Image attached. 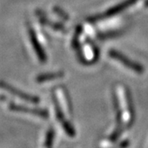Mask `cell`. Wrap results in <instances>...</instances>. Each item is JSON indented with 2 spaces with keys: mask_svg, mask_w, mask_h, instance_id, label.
<instances>
[{
  "mask_svg": "<svg viewBox=\"0 0 148 148\" xmlns=\"http://www.w3.org/2000/svg\"><path fill=\"white\" fill-rule=\"evenodd\" d=\"M110 55L111 58H114V59H116L118 61L121 62V64H123V65H125L126 67L131 69L132 70H133V71L137 72L138 73H143V69L142 66H140V65L138 64H135L134 62L131 61L129 58H126L124 55H123V54H121L120 53H119V52H117V51H114V50H112V51L110 52Z\"/></svg>",
  "mask_w": 148,
  "mask_h": 148,
  "instance_id": "cell-4",
  "label": "cell"
},
{
  "mask_svg": "<svg viewBox=\"0 0 148 148\" xmlns=\"http://www.w3.org/2000/svg\"><path fill=\"white\" fill-rule=\"evenodd\" d=\"M64 73L61 72H58V73H43L40 74L39 76H37L36 81L38 83H42L47 81H51V80L58 79L63 77Z\"/></svg>",
  "mask_w": 148,
  "mask_h": 148,
  "instance_id": "cell-5",
  "label": "cell"
},
{
  "mask_svg": "<svg viewBox=\"0 0 148 148\" xmlns=\"http://www.w3.org/2000/svg\"><path fill=\"white\" fill-rule=\"evenodd\" d=\"M54 12H55L57 14H58V15L61 16V17H64V18H65V19H67V16L64 14V12H63L62 10H60L59 8H54Z\"/></svg>",
  "mask_w": 148,
  "mask_h": 148,
  "instance_id": "cell-8",
  "label": "cell"
},
{
  "mask_svg": "<svg viewBox=\"0 0 148 148\" xmlns=\"http://www.w3.org/2000/svg\"><path fill=\"white\" fill-rule=\"evenodd\" d=\"M40 21L42 22V24L44 25H46V26H49L51 28L54 29L55 31H61V32H64V27L60 25V24H58V23H55V22H53V21H49L48 20L47 18H45V16H42L41 19H40Z\"/></svg>",
  "mask_w": 148,
  "mask_h": 148,
  "instance_id": "cell-6",
  "label": "cell"
},
{
  "mask_svg": "<svg viewBox=\"0 0 148 148\" xmlns=\"http://www.w3.org/2000/svg\"><path fill=\"white\" fill-rule=\"evenodd\" d=\"M28 33H29V38L32 43V45L35 52L36 53L38 59L41 62V63H45L47 60V55L46 53L44 50V48L40 45V43L38 40V37L36 32L34 31V29L32 27H28Z\"/></svg>",
  "mask_w": 148,
  "mask_h": 148,
  "instance_id": "cell-3",
  "label": "cell"
},
{
  "mask_svg": "<svg viewBox=\"0 0 148 148\" xmlns=\"http://www.w3.org/2000/svg\"><path fill=\"white\" fill-rule=\"evenodd\" d=\"M8 108L11 111L13 112H19V113H27V114H32L35 116H39L42 119H47L49 117V114L46 110H41V109H35L32 107H28L26 106H21L18 104L10 103L8 105Z\"/></svg>",
  "mask_w": 148,
  "mask_h": 148,
  "instance_id": "cell-2",
  "label": "cell"
},
{
  "mask_svg": "<svg viewBox=\"0 0 148 148\" xmlns=\"http://www.w3.org/2000/svg\"><path fill=\"white\" fill-rule=\"evenodd\" d=\"M53 138H54V132L53 129H49L48 131L47 134H46V138H45V146L47 147H52L53 142Z\"/></svg>",
  "mask_w": 148,
  "mask_h": 148,
  "instance_id": "cell-7",
  "label": "cell"
},
{
  "mask_svg": "<svg viewBox=\"0 0 148 148\" xmlns=\"http://www.w3.org/2000/svg\"><path fill=\"white\" fill-rule=\"evenodd\" d=\"M0 88L2 90L7 91L8 93H9L11 95H12L13 96H16L21 101H26L27 103H32V104L36 105L40 102V98L38 96L31 95V94H28L25 91L20 90L18 88L8 84V82H6L5 81H0Z\"/></svg>",
  "mask_w": 148,
  "mask_h": 148,
  "instance_id": "cell-1",
  "label": "cell"
}]
</instances>
